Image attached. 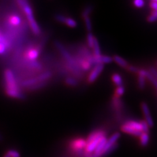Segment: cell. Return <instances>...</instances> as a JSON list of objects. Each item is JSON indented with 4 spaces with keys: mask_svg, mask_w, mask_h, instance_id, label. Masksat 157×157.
Returning a JSON list of instances; mask_svg holds the SVG:
<instances>
[{
    "mask_svg": "<svg viewBox=\"0 0 157 157\" xmlns=\"http://www.w3.org/2000/svg\"><path fill=\"white\" fill-rule=\"evenodd\" d=\"M134 6L137 8H142L145 6V2L143 0H136L133 2Z\"/></svg>",
    "mask_w": 157,
    "mask_h": 157,
    "instance_id": "cell-31",
    "label": "cell"
},
{
    "mask_svg": "<svg viewBox=\"0 0 157 157\" xmlns=\"http://www.w3.org/2000/svg\"><path fill=\"white\" fill-rule=\"evenodd\" d=\"M120 137H121V134L119 132H116V133L113 134L109 139L107 140L104 151H102V153L101 154V157L105 156L106 151L109 150L111 147H112L114 145H115L117 144V141L119 140Z\"/></svg>",
    "mask_w": 157,
    "mask_h": 157,
    "instance_id": "cell-6",
    "label": "cell"
},
{
    "mask_svg": "<svg viewBox=\"0 0 157 157\" xmlns=\"http://www.w3.org/2000/svg\"><path fill=\"white\" fill-rule=\"evenodd\" d=\"M2 140H3V137L1 134H0V141H2Z\"/></svg>",
    "mask_w": 157,
    "mask_h": 157,
    "instance_id": "cell-37",
    "label": "cell"
},
{
    "mask_svg": "<svg viewBox=\"0 0 157 157\" xmlns=\"http://www.w3.org/2000/svg\"><path fill=\"white\" fill-rule=\"evenodd\" d=\"M157 21V10L152 13L149 17L147 18V21L149 22H154Z\"/></svg>",
    "mask_w": 157,
    "mask_h": 157,
    "instance_id": "cell-30",
    "label": "cell"
},
{
    "mask_svg": "<svg viewBox=\"0 0 157 157\" xmlns=\"http://www.w3.org/2000/svg\"><path fill=\"white\" fill-rule=\"evenodd\" d=\"M65 83L66 85L70 87H75L78 85V82L77 78L73 77H66L65 79Z\"/></svg>",
    "mask_w": 157,
    "mask_h": 157,
    "instance_id": "cell-20",
    "label": "cell"
},
{
    "mask_svg": "<svg viewBox=\"0 0 157 157\" xmlns=\"http://www.w3.org/2000/svg\"><path fill=\"white\" fill-rule=\"evenodd\" d=\"M104 65L103 64H96L95 65L90 73L89 75L87 78V81L88 83H93L94 82L99 75L101 74L102 71L104 70Z\"/></svg>",
    "mask_w": 157,
    "mask_h": 157,
    "instance_id": "cell-5",
    "label": "cell"
},
{
    "mask_svg": "<svg viewBox=\"0 0 157 157\" xmlns=\"http://www.w3.org/2000/svg\"><path fill=\"white\" fill-rule=\"evenodd\" d=\"M112 58H113V61H114L117 63V64H118L122 67L126 69L128 67V66H129L128 62L126 60H125L124 58L121 57L120 56L115 55L113 57H112Z\"/></svg>",
    "mask_w": 157,
    "mask_h": 157,
    "instance_id": "cell-15",
    "label": "cell"
},
{
    "mask_svg": "<svg viewBox=\"0 0 157 157\" xmlns=\"http://www.w3.org/2000/svg\"><path fill=\"white\" fill-rule=\"evenodd\" d=\"M140 124L141 127V131L142 132H144V133H149V126L147 124L145 121H141L140 122Z\"/></svg>",
    "mask_w": 157,
    "mask_h": 157,
    "instance_id": "cell-27",
    "label": "cell"
},
{
    "mask_svg": "<svg viewBox=\"0 0 157 157\" xmlns=\"http://www.w3.org/2000/svg\"><path fill=\"white\" fill-rule=\"evenodd\" d=\"M111 79L117 86H122L123 84V79H122V76L119 73H114L111 77Z\"/></svg>",
    "mask_w": 157,
    "mask_h": 157,
    "instance_id": "cell-18",
    "label": "cell"
},
{
    "mask_svg": "<svg viewBox=\"0 0 157 157\" xmlns=\"http://www.w3.org/2000/svg\"><path fill=\"white\" fill-rule=\"evenodd\" d=\"M0 43H3V44H5V45L8 46L9 47L10 46V43L8 41L7 39L1 33H0Z\"/></svg>",
    "mask_w": 157,
    "mask_h": 157,
    "instance_id": "cell-34",
    "label": "cell"
},
{
    "mask_svg": "<svg viewBox=\"0 0 157 157\" xmlns=\"http://www.w3.org/2000/svg\"><path fill=\"white\" fill-rule=\"evenodd\" d=\"M148 71L152 75H153L155 78H156V79H157V70L155 67H150L149 68Z\"/></svg>",
    "mask_w": 157,
    "mask_h": 157,
    "instance_id": "cell-35",
    "label": "cell"
},
{
    "mask_svg": "<svg viewBox=\"0 0 157 157\" xmlns=\"http://www.w3.org/2000/svg\"><path fill=\"white\" fill-rule=\"evenodd\" d=\"M150 7L153 10V11H156L157 10V2L156 0H153L150 2Z\"/></svg>",
    "mask_w": 157,
    "mask_h": 157,
    "instance_id": "cell-36",
    "label": "cell"
},
{
    "mask_svg": "<svg viewBox=\"0 0 157 157\" xmlns=\"http://www.w3.org/2000/svg\"><path fill=\"white\" fill-rule=\"evenodd\" d=\"M47 82H40V83H38V84H36L35 85H33L30 87H29V89L31 90H37V89H40V88H43L44 86H45L47 85Z\"/></svg>",
    "mask_w": 157,
    "mask_h": 157,
    "instance_id": "cell-29",
    "label": "cell"
},
{
    "mask_svg": "<svg viewBox=\"0 0 157 157\" xmlns=\"http://www.w3.org/2000/svg\"><path fill=\"white\" fill-rule=\"evenodd\" d=\"M111 105L115 111L117 115V117L120 119L121 117V110L123 107V103L120 100V98H118L115 96H114L112 98L111 100Z\"/></svg>",
    "mask_w": 157,
    "mask_h": 157,
    "instance_id": "cell-10",
    "label": "cell"
},
{
    "mask_svg": "<svg viewBox=\"0 0 157 157\" xmlns=\"http://www.w3.org/2000/svg\"><path fill=\"white\" fill-rule=\"evenodd\" d=\"M137 74L143 75L145 78L148 79V81L151 83L152 85H153V86L157 90V79L151 74L148 70L140 69Z\"/></svg>",
    "mask_w": 157,
    "mask_h": 157,
    "instance_id": "cell-12",
    "label": "cell"
},
{
    "mask_svg": "<svg viewBox=\"0 0 157 157\" xmlns=\"http://www.w3.org/2000/svg\"><path fill=\"white\" fill-rule=\"evenodd\" d=\"M6 154L9 157H21V154L15 149H9L7 151Z\"/></svg>",
    "mask_w": 157,
    "mask_h": 157,
    "instance_id": "cell-28",
    "label": "cell"
},
{
    "mask_svg": "<svg viewBox=\"0 0 157 157\" xmlns=\"http://www.w3.org/2000/svg\"><path fill=\"white\" fill-rule=\"evenodd\" d=\"M52 73L50 71H47L45 72H43L41 73L40 75H37V77H33L31 78H28L27 80L24 81L21 85L24 87H30L33 85H35L38 83L43 82H46L48 79H49L52 77Z\"/></svg>",
    "mask_w": 157,
    "mask_h": 157,
    "instance_id": "cell-3",
    "label": "cell"
},
{
    "mask_svg": "<svg viewBox=\"0 0 157 157\" xmlns=\"http://www.w3.org/2000/svg\"><path fill=\"white\" fill-rule=\"evenodd\" d=\"M83 19H84L86 30L88 31V32H91L92 30V22H91V19L90 17H84Z\"/></svg>",
    "mask_w": 157,
    "mask_h": 157,
    "instance_id": "cell-24",
    "label": "cell"
},
{
    "mask_svg": "<svg viewBox=\"0 0 157 157\" xmlns=\"http://www.w3.org/2000/svg\"><path fill=\"white\" fill-rule=\"evenodd\" d=\"M121 130L123 132H124V133L128 134L136 137H140L142 133V132L134 130V128H132L128 126H126L125 124H123L121 126Z\"/></svg>",
    "mask_w": 157,
    "mask_h": 157,
    "instance_id": "cell-14",
    "label": "cell"
},
{
    "mask_svg": "<svg viewBox=\"0 0 157 157\" xmlns=\"http://www.w3.org/2000/svg\"><path fill=\"white\" fill-rule=\"evenodd\" d=\"M104 137H106V132L105 130L101 129H98L95 130L94 131H92L88 136L87 138L86 139V144H89L90 142L92 141L93 140L102 138Z\"/></svg>",
    "mask_w": 157,
    "mask_h": 157,
    "instance_id": "cell-9",
    "label": "cell"
},
{
    "mask_svg": "<svg viewBox=\"0 0 157 157\" xmlns=\"http://www.w3.org/2000/svg\"><path fill=\"white\" fill-rule=\"evenodd\" d=\"M156 94H157V92H156Z\"/></svg>",
    "mask_w": 157,
    "mask_h": 157,
    "instance_id": "cell-39",
    "label": "cell"
},
{
    "mask_svg": "<svg viewBox=\"0 0 157 157\" xmlns=\"http://www.w3.org/2000/svg\"><path fill=\"white\" fill-rule=\"evenodd\" d=\"M17 3L22 8L24 14H26L28 23L29 27H30L33 33L36 36L39 35L41 33V29L39 28L38 24L37 23L35 18H34L33 13L30 5L29 4L28 2L24 1V0L18 1Z\"/></svg>",
    "mask_w": 157,
    "mask_h": 157,
    "instance_id": "cell-2",
    "label": "cell"
},
{
    "mask_svg": "<svg viewBox=\"0 0 157 157\" xmlns=\"http://www.w3.org/2000/svg\"><path fill=\"white\" fill-rule=\"evenodd\" d=\"M156 2H157V0H156Z\"/></svg>",
    "mask_w": 157,
    "mask_h": 157,
    "instance_id": "cell-41",
    "label": "cell"
},
{
    "mask_svg": "<svg viewBox=\"0 0 157 157\" xmlns=\"http://www.w3.org/2000/svg\"><path fill=\"white\" fill-rule=\"evenodd\" d=\"M63 24H65L66 25L70 28H75L77 26V23L75 20L70 17H66Z\"/></svg>",
    "mask_w": 157,
    "mask_h": 157,
    "instance_id": "cell-21",
    "label": "cell"
},
{
    "mask_svg": "<svg viewBox=\"0 0 157 157\" xmlns=\"http://www.w3.org/2000/svg\"><path fill=\"white\" fill-rule=\"evenodd\" d=\"M124 124H125L126 126H128L132 128H134V130L142 132L140 122H137L135 121H128L125 122V123Z\"/></svg>",
    "mask_w": 157,
    "mask_h": 157,
    "instance_id": "cell-19",
    "label": "cell"
},
{
    "mask_svg": "<svg viewBox=\"0 0 157 157\" xmlns=\"http://www.w3.org/2000/svg\"><path fill=\"white\" fill-rule=\"evenodd\" d=\"M94 36H93L92 32H88L86 35V43H87V45L88 48H92L93 43H94Z\"/></svg>",
    "mask_w": 157,
    "mask_h": 157,
    "instance_id": "cell-22",
    "label": "cell"
},
{
    "mask_svg": "<svg viewBox=\"0 0 157 157\" xmlns=\"http://www.w3.org/2000/svg\"><path fill=\"white\" fill-rule=\"evenodd\" d=\"M4 78L6 82V94L13 98L22 99L24 98L23 94L19 89L13 72L10 70H6L4 73Z\"/></svg>",
    "mask_w": 157,
    "mask_h": 157,
    "instance_id": "cell-1",
    "label": "cell"
},
{
    "mask_svg": "<svg viewBox=\"0 0 157 157\" xmlns=\"http://www.w3.org/2000/svg\"><path fill=\"white\" fill-rule=\"evenodd\" d=\"M41 50V45L39 47H30L27 48V50L25 52V58L27 62H35L36 61L37 58H38L39 53H40Z\"/></svg>",
    "mask_w": 157,
    "mask_h": 157,
    "instance_id": "cell-4",
    "label": "cell"
},
{
    "mask_svg": "<svg viewBox=\"0 0 157 157\" xmlns=\"http://www.w3.org/2000/svg\"><path fill=\"white\" fill-rule=\"evenodd\" d=\"M91 156H92V155H91ZM90 157H91V156H90Z\"/></svg>",
    "mask_w": 157,
    "mask_h": 157,
    "instance_id": "cell-40",
    "label": "cell"
},
{
    "mask_svg": "<svg viewBox=\"0 0 157 157\" xmlns=\"http://www.w3.org/2000/svg\"><path fill=\"white\" fill-rule=\"evenodd\" d=\"M125 92V88L123 86H117L116 90L115 91V96L120 98L124 94Z\"/></svg>",
    "mask_w": 157,
    "mask_h": 157,
    "instance_id": "cell-25",
    "label": "cell"
},
{
    "mask_svg": "<svg viewBox=\"0 0 157 157\" xmlns=\"http://www.w3.org/2000/svg\"><path fill=\"white\" fill-rule=\"evenodd\" d=\"M92 51L93 53L92 55L94 56H98L101 55V50H100V47L99 45V42H98V39L94 37V43H93V46H92Z\"/></svg>",
    "mask_w": 157,
    "mask_h": 157,
    "instance_id": "cell-16",
    "label": "cell"
},
{
    "mask_svg": "<svg viewBox=\"0 0 157 157\" xmlns=\"http://www.w3.org/2000/svg\"><path fill=\"white\" fill-rule=\"evenodd\" d=\"M66 17H65L64 15H62V14H56L55 16V19L56 21L60 23H64V21L66 20Z\"/></svg>",
    "mask_w": 157,
    "mask_h": 157,
    "instance_id": "cell-33",
    "label": "cell"
},
{
    "mask_svg": "<svg viewBox=\"0 0 157 157\" xmlns=\"http://www.w3.org/2000/svg\"><path fill=\"white\" fill-rule=\"evenodd\" d=\"M113 62L112 57L107 55H100L98 56H94V66L96 64H103L104 63H109Z\"/></svg>",
    "mask_w": 157,
    "mask_h": 157,
    "instance_id": "cell-13",
    "label": "cell"
},
{
    "mask_svg": "<svg viewBox=\"0 0 157 157\" xmlns=\"http://www.w3.org/2000/svg\"><path fill=\"white\" fill-rule=\"evenodd\" d=\"M8 22L9 27L16 28L21 26L22 23V19L18 14H12L8 18Z\"/></svg>",
    "mask_w": 157,
    "mask_h": 157,
    "instance_id": "cell-11",
    "label": "cell"
},
{
    "mask_svg": "<svg viewBox=\"0 0 157 157\" xmlns=\"http://www.w3.org/2000/svg\"><path fill=\"white\" fill-rule=\"evenodd\" d=\"M3 157H9L7 154H6V155H5L4 156H3Z\"/></svg>",
    "mask_w": 157,
    "mask_h": 157,
    "instance_id": "cell-38",
    "label": "cell"
},
{
    "mask_svg": "<svg viewBox=\"0 0 157 157\" xmlns=\"http://www.w3.org/2000/svg\"><path fill=\"white\" fill-rule=\"evenodd\" d=\"M86 140L83 138H76L70 143V147L71 150H85L86 146Z\"/></svg>",
    "mask_w": 157,
    "mask_h": 157,
    "instance_id": "cell-8",
    "label": "cell"
},
{
    "mask_svg": "<svg viewBox=\"0 0 157 157\" xmlns=\"http://www.w3.org/2000/svg\"><path fill=\"white\" fill-rule=\"evenodd\" d=\"M140 145L142 147H146L147 145L149 144V134L147 133H144V132H142L141 136H140Z\"/></svg>",
    "mask_w": 157,
    "mask_h": 157,
    "instance_id": "cell-17",
    "label": "cell"
},
{
    "mask_svg": "<svg viewBox=\"0 0 157 157\" xmlns=\"http://www.w3.org/2000/svg\"><path fill=\"white\" fill-rule=\"evenodd\" d=\"M141 107L142 111H143L145 122H147V124L149 125V127H153L154 125V122L153 118L151 117L148 105H147L145 102H142L141 104Z\"/></svg>",
    "mask_w": 157,
    "mask_h": 157,
    "instance_id": "cell-7",
    "label": "cell"
},
{
    "mask_svg": "<svg viewBox=\"0 0 157 157\" xmlns=\"http://www.w3.org/2000/svg\"><path fill=\"white\" fill-rule=\"evenodd\" d=\"M126 70H128L129 71H130V72H132V73H138V72H139V71H140V68H138L137 67H136V66H130V65H129L128 66V67L126 68Z\"/></svg>",
    "mask_w": 157,
    "mask_h": 157,
    "instance_id": "cell-32",
    "label": "cell"
},
{
    "mask_svg": "<svg viewBox=\"0 0 157 157\" xmlns=\"http://www.w3.org/2000/svg\"><path fill=\"white\" fill-rule=\"evenodd\" d=\"M92 10H93V7L92 6H86L84 9V10H83V11L82 13V18L86 17H89L90 14L92 11Z\"/></svg>",
    "mask_w": 157,
    "mask_h": 157,
    "instance_id": "cell-26",
    "label": "cell"
},
{
    "mask_svg": "<svg viewBox=\"0 0 157 157\" xmlns=\"http://www.w3.org/2000/svg\"><path fill=\"white\" fill-rule=\"evenodd\" d=\"M138 75V77H137V83H138V86L140 89L144 90L145 87V78L141 75Z\"/></svg>",
    "mask_w": 157,
    "mask_h": 157,
    "instance_id": "cell-23",
    "label": "cell"
}]
</instances>
